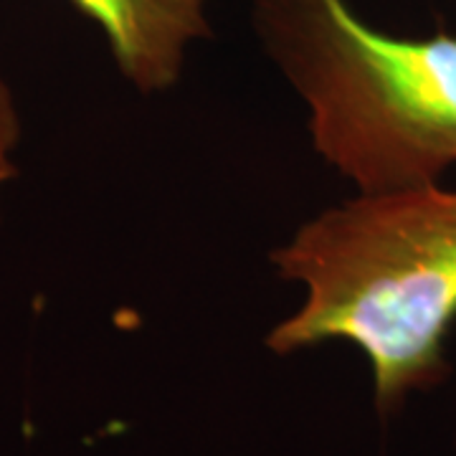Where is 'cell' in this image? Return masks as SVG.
<instances>
[{
	"label": "cell",
	"instance_id": "1",
	"mask_svg": "<svg viewBox=\"0 0 456 456\" xmlns=\"http://www.w3.org/2000/svg\"><path fill=\"white\" fill-rule=\"evenodd\" d=\"M269 261L305 289L264 340L274 355L350 342L370 365L383 421L452 378L456 188L358 193L305 221Z\"/></svg>",
	"mask_w": 456,
	"mask_h": 456
},
{
	"label": "cell",
	"instance_id": "2",
	"mask_svg": "<svg viewBox=\"0 0 456 456\" xmlns=\"http://www.w3.org/2000/svg\"><path fill=\"white\" fill-rule=\"evenodd\" d=\"M254 31L305 102L314 152L358 193L456 167V33L393 36L347 0H254Z\"/></svg>",
	"mask_w": 456,
	"mask_h": 456
},
{
	"label": "cell",
	"instance_id": "3",
	"mask_svg": "<svg viewBox=\"0 0 456 456\" xmlns=\"http://www.w3.org/2000/svg\"><path fill=\"white\" fill-rule=\"evenodd\" d=\"M104 33L119 74L140 94L175 89L193 44L211 36L213 0H71Z\"/></svg>",
	"mask_w": 456,
	"mask_h": 456
},
{
	"label": "cell",
	"instance_id": "4",
	"mask_svg": "<svg viewBox=\"0 0 456 456\" xmlns=\"http://www.w3.org/2000/svg\"><path fill=\"white\" fill-rule=\"evenodd\" d=\"M20 132H23V125H20L13 89L0 74V191L5 183L16 178L18 165L13 155L20 145Z\"/></svg>",
	"mask_w": 456,
	"mask_h": 456
},
{
	"label": "cell",
	"instance_id": "5",
	"mask_svg": "<svg viewBox=\"0 0 456 456\" xmlns=\"http://www.w3.org/2000/svg\"><path fill=\"white\" fill-rule=\"evenodd\" d=\"M454 449H456V434H454Z\"/></svg>",
	"mask_w": 456,
	"mask_h": 456
}]
</instances>
